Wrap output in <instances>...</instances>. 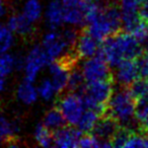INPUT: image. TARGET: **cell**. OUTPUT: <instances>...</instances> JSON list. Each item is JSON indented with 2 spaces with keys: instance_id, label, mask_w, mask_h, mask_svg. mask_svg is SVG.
Segmentation results:
<instances>
[{
  "instance_id": "9",
  "label": "cell",
  "mask_w": 148,
  "mask_h": 148,
  "mask_svg": "<svg viewBox=\"0 0 148 148\" xmlns=\"http://www.w3.org/2000/svg\"><path fill=\"white\" fill-rule=\"evenodd\" d=\"M140 76L138 59H126L116 67V80L124 87L131 85Z\"/></svg>"
},
{
  "instance_id": "36",
  "label": "cell",
  "mask_w": 148,
  "mask_h": 148,
  "mask_svg": "<svg viewBox=\"0 0 148 148\" xmlns=\"http://www.w3.org/2000/svg\"><path fill=\"white\" fill-rule=\"evenodd\" d=\"M146 80H147V83H148V77H146Z\"/></svg>"
},
{
  "instance_id": "21",
  "label": "cell",
  "mask_w": 148,
  "mask_h": 148,
  "mask_svg": "<svg viewBox=\"0 0 148 148\" xmlns=\"http://www.w3.org/2000/svg\"><path fill=\"white\" fill-rule=\"evenodd\" d=\"M35 139L42 147H50L54 145L52 131L43 124H39L35 130Z\"/></svg>"
},
{
  "instance_id": "16",
  "label": "cell",
  "mask_w": 148,
  "mask_h": 148,
  "mask_svg": "<svg viewBox=\"0 0 148 148\" xmlns=\"http://www.w3.org/2000/svg\"><path fill=\"white\" fill-rule=\"evenodd\" d=\"M7 27L11 29L12 33L19 36H29L34 31V23L29 21L23 13L10 16L7 23Z\"/></svg>"
},
{
  "instance_id": "30",
  "label": "cell",
  "mask_w": 148,
  "mask_h": 148,
  "mask_svg": "<svg viewBox=\"0 0 148 148\" xmlns=\"http://www.w3.org/2000/svg\"><path fill=\"white\" fill-rule=\"evenodd\" d=\"M148 118V95L138 99L136 103L135 119L140 124L143 123Z\"/></svg>"
},
{
  "instance_id": "5",
  "label": "cell",
  "mask_w": 148,
  "mask_h": 148,
  "mask_svg": "<svg viewBox=\"0 0 148 148\" xmlns=\"http://www.w3.org/2000/svg\"><path fill=\"white\" fill-rule=\"evenodd\" d=\"M42 47H43L50 62L59 59L68 51L74 50L71 49L66 43L65 39L62 35V32L60 33L57 29H51L49 33L46 34L43 39Z\"/></svg>"
},
{
  "instance_id": "11",
  "label": "cell",
  "mask_w": 148,
  "mask_h": 148,
  "mask_svg": "<svg viewBox=\"0 0 148 148\" xmlns=\"http://www.w3.org/2000/svg\"><path fill=\"white\" fill-rule=\"evenodd\" d=\"M82 132L74 126H65V127L54 131L53 139L54 146L60 148H74L78 147L79 140Z\"/></svg>"
},
{
  "instance_id": "29",
  "label": "cell",
  "mask_w": 148,
  "mask_h": 148,
  "mask_svg": "<svg viewBox=\"0 0 148 148\" xmlns=\"http://www.w3.org/2000/svg\"><path fill=\"white\" fill-rule=\"evenodd\" d=\"M131 128L125 127V126H121L119 128V130L117 131V133L114 135V137L112 138L111 142L113 144V147H124L126 141L129 138L130 134L132 133Z\"/></svg>"
},
{
  "instance_id": "33",
  "label": "cell",
  "mask_w": 148,
  "mask_h": 148,
  "mask_svg": "<svg viewBox=\"0 0 148 148\" xmlns=\"http://www.w3.org/2000/svg\"><path fill=\"white\" fill-rule=\"evenodd\" d=\"M140 126H141V131L142 133L146 134V135H148V118L145 120V121L143 122V123L140 124Z\"/></svg>"
},
{
  "instance_id": "37",
  "label": "cell",
  "mask_w": 148,
  "mask_h": 148,
  "mask_svg": "<svg viewBox=\"0 0 148 148\" xmlns=\"http://www.w3.org/2000/svg\"><path fill=\"white\" fill-rule=\"evenodd\" d=\"M147 141H148V135H147Z\"/></svg>"
},
{
  "instance_id": "2",
  "label": "cell",
  "mask_w": 148,
  "mask_h": 148,
  "mask_svg": "<svg viewBox=\"0 0 148 148\" xmlns=\"http://www.w3.org/2000/svg\"><path fill=\"white\" fill-rule=\"evenodd\" d=\"M137 101L131 95L128 87H124L114 91L109 103L107 114L115 118L120 125L130 128V124L135 118Z\"/></svg>"
},
{
  "instance_id": "15",
  "label": "cell",
  "mask_w": 148,
  "mask_h": 148,
  "mask_svg": "<svg viewBox=\"0 0 148 148\" xmlns=\"http://www.w3.org/2000/svg\"><path fill=\"white\" fill-rule=\"evenodd\" d=\"M46 21L51 29H57L64 23V9L62 0H52L46 9Z\"/></svg>"
},
{
  "instance_id": "8",
  "label": "cell",
  "mask_w": 148,
  "mask_h": 148,
  "mask_svg": "<svg viewBox=\"0 0 148 148\" xmlns=\"http://www.w3.org/2000/svg\"><path fill=\"white\" fill-rule=\"evenodd\" d=\"M87 0H62L64 23L69 25H85V4Z\"/></svg>"
},
{
  "instance_id": "4",
  "label": "cell",
  "mask_w": 148,
  "mask_h": 148,
  "mask_svg": "<svg viewBox=\"0 0 148 148\" xmlns=\"http://www.w3.org/2000/svg\"><path fill=\"white\" fill-rule=\"evenodd\" d=\"M110 67L111 66L99 50L97 55L86 58V60L83 62L81 72L86 83H89L101 79L112 78L113 75L111 73Z\"/></svg>"
},
{
  "instance_id": "7",
  "label": "cell",
  "mask_w": 148,
  "mask_h": 148,
  "mask_svg": "<svg viewBox=\"0 0 148 148\" xmlns=\"http://www.w3.org/2000/svg\"><path fill=\"white\" fill-rule=\"evenodd\" d=\"M114 91V77L101 80L86 83L84 88L78 92H83L95 99L97 103L103 106H107L113 95Z\"/></svg>"
},
{
  "instance_id": "10",
  "label": "cell",
  "mask_w": 148,
  "mask_h": 148,
  "mask_svg": "<svg viewBox=\"0 0 148 148\" xmlns=\"http://www.w3.org/2000/svg\"><path fill=\"white\" fill-rule=\"evenodd\" d=\"M84 31H86L89 35L92 36L99 43L105 41L110 36L118 33L111 23V21H109V18L107 17V15H106L105 9H103L101 13L97 18L93 19L89 23H87Z\"/></svg>"
},
{
  "instance_id": "14",
  "label": "cell",
  "mask_w": 148,
  "mask_h": 148,
  "mask_svg": "<svg viewBox=\"0 0 148 148\" xmlns=\"http://www.w3.org/2000/svg\"><path fill=\"white\" fill-rule=\"evenodd\" d=\"M99 42L95 40L91 35H89L86 31H83V33L78 36L74 50L79 56V58L86 59L97 55L99 50Z\"/></svg>"
},
{
  "instance_id": "31",
  "label": "cell",
  "mask_w": 148,
  "mask_h": 148,
  "mask_svg": "<svg viewBox=\"0 0 148 148\" xmlns=\"http://www.w3.org/2000/svg\"><path fill=\"white\" fill-rule=\"evenodd\" d=\"M138 64L140 68V74L142 77H148V50L144 51L138 58Z\"/></svg>"
},
{
  "instance_id": "18",
  "label": "cell",
  "mask_w": 148,
  "mask_h": 148,
  "mask_svg": "<svg viewBox=\"0 0 148 148\" xmlns=\"http://www.w3.org/2000/svg\"><path fill=\"white\" fill-rule=\"evenodd\" d=\"M44 125L54 132L56 130L65 127L67 125V122H66L61 111L56 107L47 112L45 118H44Z\"/></svg>"
},
{
  "instance_id": "6",
  "label": "cell",
  "mask_w": 148,
  "mask_h": 148,
  "mask_svg": "<svg viewBox=\"0 0 148 148\" xmlns=\"http://www.w3.org/2000/svg\"><path fill=\"white\" fill-rule=\"evenodd\" d=\"M50 63L51 62L48 59L43 47L42 46H35L25 57V68H23L25 79L34 82L37 79L41 70L45 66H49Z\"/></svg>"
},
{
  "instance_id": "26",
  "label": "cell",
  "mask_w": 148,
  "mask_h": 148,
  "mask_svg": "<svg viewBox=\"0 0 148 148\" xmlns=\"http://www.w3.org/2000/svg\"><path fill=\"white\" fill-rule=\"evenodd\" d=\"M13 44V33L8 27L0 25V53H5Z\"/></svg>"
},
{
  "instance_id": "25",
  "label": "cell",
  "mask_w": 148,
  "mask_h": 148,
  "mask_svg": "<svg viewBox=\"0 0 148 148\" xmlns=\"http://www.w3.org/2000/svg\"><path fill=\"white\" fill-rule=\"evenodd\" d=\"M15 69V57L7 52L0 53V75L3 77L7 76L8 74Z\"/></svg>"
},
{
  "instance_id": "38",
  "label": "cell",
  "mask_w": 148,
  "mask_h": 148,
  "mask_svg": "<svg viewBox=\"0 0 148 148\" xmlns=\"http://www.w3.org/2000/svg\"><path fill=\"white\" fill-rule=\"evenodd\" d=\"M95 1H99V0H95Z\"/></svg>"
},
{
  "instance_id": "35",
  "label": "cell",
  "mask_w": 148,
  "mask_h": 148,
  "mask_svg": "<svg viewBox=\"0 0 148 148\" xmlns=\"http://www.w3.org/2000/svg\"><path fill=\"white\" fill-rule=\"evenodd\" d=\"M4 13V4H3V0H0V17L2 16Z\"/></svg>"
},
{
  "instance_id": "27",
  "label": "cell",
  "mask_w": 148,
  "mask_h": 148,
  "mask_svg": "<svg viewBox=\"0 0 148 148\" xmlns=\"http://www.w3.org/2000/svg\"><path fill=\"white\" fill-rule=\"evenodd\" d=\"M124 147L126 148H141V147H148L147 135L144 133H136L132 132L130 134L129 138L126 141Z\"/></svg>"
},
{
  "instance_id": "13",
  "label": "cell",
  "mask_w": 148,
  "mask_h": 148,
  "mask_svg": "<svg viewBox=\"0 0 148 148\" xmlns=\"http://www.w3.org/2000/svg\"><path fill=\"white\" fill-rule=\"evenodd\" d=\"M120 127L121 125L115 118H113L109 114H105L99 118L91 133L95 134L97 137H99L101 140L111 141Z\"/></svg>"
},
{
  "instance_id": "17",
  "label": "cell",
  "mask_w": 148,
  "mask_h": 148,
  "mask_svg": "<svg viewBox=\"0 0 148 148\" xmlns=\"http://www.w3.org/2000/svg\"><path fill=\"white\" fill-rule=\"evenodd\" d=\"M38 97H39L38 87L34 85V82L25 79L19 84L18 88H17V99L21 103H25V105H32V103H36Z\"/></svg>"
},
{
  "instance_id": "22",
  "label": "cell",
  "mask_w": 148,
  "mask_h": 148,
  "mask_svg": "<svg viewBox=\"0 0 148 148\" xmlns=\"http://www.w3.org/2000/svg\"><path fill=\"white\" fill-rule=\"evenodd\" d=\"M43 8L39 0H27L23 6V14L34 23L38 21L42 16Z\"/></svg>"
},
{
  "instance_id": "32",
  "label": "cell",
  "mask_w": 148,
  "mask_h": 148,
  "mask_svg": "<svg viewBox=\"0 0 148 148\" xmlns=\"http://www.w3.org/2000/svg\"><path fill=\"white\" fill-rule=\"evenodd\" d=\"M139 16L143 21L148 23V0H145L139 8Z\"/></svg>"
},
{
  "instance_id": "24",
  "label": "cell",
  "mask_w": 148,
  "mask_h": 148,
  "mask_svg": "<svg viewBox=\"0 0 148 148\" xmlns=\"http://www.w3.org/2000/svg\"><path fill=\"white\" fill-rule=\"evenodd\" d=\"M128 89L131 92L136 101L142 99V97L148 95V83L145 79L138 78L131 85L128 86Z\"/></svg>"
},
{
  "instance_id": "23",
  "label": "cell",
  "mask_w": 148,
  "mask_h": 148,
  "mask_svg": "<svg viewBox=\"0 0 148 148\" xmlns=\"http://www.w3.org/2000/svg\"><path fill=\"white\" fill-rule=\"evenodd\" d=\"M86 81H85L81 70L72 69L69 74L67 89L69 91H81L84 88Z\"/></svg>"
},
{
  "instance_id": "20",
  "label": "cell",
  "mask_w": 148,
  "mask_h": 148,
  "mask_svg": "<svg viewBox=\"0 0 148 148\" xmlns=\"http://www.w3.org/2000/svg\"><path fill=\"white\" fill-rule=\"evenodd\" d=\"M17 131V124L9 122L4 117H0V142H6V144H8L10 141L14 140Z\"/></svg>"
},
{
  "instance_id": "1",
  "label": "cell",
  "mask_w": 148,
  "mask_h": 148,
  "mask_svg": "<svg viewBox=\"0 0 148 148\" xmlns=\"http://www.w3.org/2000/svg\"><path fill=\"white\" fill-rule=\"evenodd\" d=\"M99 51L111 67H117L126 59H138L144 50L133 35L120 31L103 41Z\"/></svg>"
},
{
  "instance_id": "3",
  "label": "cell",
  "mask_w": 148,
  "mask_h": 148,
  "mask_svg": "<svg viewBox=\"0 0 148 148\" xmlns=\"http://www.w3.org/2000/svg\"><path fill=\"white\" fill-rule=\"evenodd\" d=\"M57 108L70 126H76L86 110L82 95L78 91H69L62 95L57 101Z\"/></svg>"
},
{
  "instance_id": "28",
  "label": "cell",
  "mask_w": 148,
  "mask_h": 148,
  "mask_svg": "<svg viewBox=\"0 0 148 148\" xmlns=\"http://www.w3.org/2000/svg\"><path fill=\"white\" fill-rule=\"evenodd\" d=\"M38 92H39V97H42L46 101L52 99L54 95H57L51 79H45V80L42 81L40 86L38 87Z\"/></svg>"
},
{
  "instance_id": "34",
  "label": "cell",
  "mask_w": 148,
  "mask_h": 148,
  "mask_svg": "<svg viewBox=\"0 0 148 148\" xmlns=\"http://www.w3.org/2000/svg\"><path fill=\"white\" fill-rule=\"evenodd\" d=\"M4 87H5V80H4V77L0 75V92H1V91H3Z\"/></svg>"
},
{
  "instance_id": "12",
  "label": "cell",
  "mask_w": 148,
  "mask_h": 148,
  "mask_svg": "<svg viewBox=\"0 0 148 148\" xmlns=\"http://www.w3.org/2000/svg\"><path fill=\"white\" fill-rule=\"evenodd\" d=\"M49 71L51 74V81L55 87L56 93H61L67 88L69 74L71 69L66 67L59 60L52 61L49 64Z\"/></svg>"
},
{
  "instance_id": "19",
  "label": "cell",
  "mask_w": 148,
  "mask_h": 148,
  "mask_svg": "<svg viewBox=\"0 0 148 148\" xmlns=\"http://www.w3.org/2000/svg\"><path fill=\"white\" fill-rule=\"evenodd\" d=\"M101 117V115L97 112L86 109L76 126L82 133H91Z\"/></svg>"
}]
</instances>
